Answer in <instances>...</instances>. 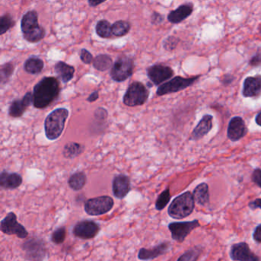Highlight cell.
Instances as JSON below:
<instances>
[{
    "label": "cell",
    "mask_w": 261,
    "mask_h": 261,
    "mask_svg": "<svg viewBox=\"0 0 261 261\" xmlns=\"http://www.w3.org/2000/svg\"><path fill=\"white\" fill-rule=\"evenodd\" d=\"M248 206L253 210L257 209V208H261V198H257L256 200L250 202L248 204Z\"/></svg>",
    "instance_id": "cell-44"
},
{
    "label": "cell",
    "mask_w": 261,
    "mask_h": 261,
    "mask_svg": "<svg viewBox=\"0 0 261 261\" xmlns=\"http://www.w3.org/2000/svg\"><path fill=\"white\" fill-rule=\"evenodd\" d=\"M146 74L151 82L154 85L159 86L170 79L174 75V71L170 67L162 64H155L146 69Z\"/></svg>",
    "instance_id": "cell-11"
},
{
    "label": "cell",
    "mask_w": 261,
    "mask_h": 261,
    "mask_svg": "<svg viewBox=\"0 0 261 261\" xmlns=\"http://www.w3.org/2000/svg\"><path fill=\"white\" fill-rule=\"evenodd\" d=\"M22 249L26 254V259L39 260L45 259L47 250L45 244L42 240L38 238H31L22 245Z\"/></svg>",
    "instance_id": "cell-12"
},
{
    "label": "cell",
    "mask_w": 261,
    "mask_h": 261,
    "mask_svg": "<svg viewBox=\"0 0 261 261\" xmlns=\"http://www.w3.org/2000/svg\"><path fill=\"white\" fill-rule=\"evenodd\" d=\"M244 97L258 98L261 95V76L248 77L245 80L243 87Z\"/></svg>",
    "instance_id": "cell-19"
},
{
    "label": "cell",
    "mask_w": 261,
    "mask_h": 261,
    "mask_svg": "<svg viewBox=\"0 0 261 261\" xmlns=\"http://www.w3.org/2000/svg\"><path fill=\"white\" fill-rule=\"evenodd\" d=\"M45 63L43 60L39 57L33 56L29 57L24 63V70L25 72L30 75H38L42 71Z\"/></svg>",
    "instance_id": "cell-24"
},
{
    "label": "cell",
    "mask_w": 261,
    "mask_h": 261,
    "mask_svg": "<svg viewBox=\"0 0 261 261\" xmlns=\"http://www.w3.org/2000/svg\"><path fill=\"white\" fill-rule=\"evenodd\" d=\"M255 121H256L258 125L261 127V111L257 115L256 118H255Z\"/></svg>",
    "instance_id": "cell-47"
},
{
    "label": "cell",
    "mask_w": 261,
    "mask_h": 261,
    "mask_svg": "<svg viewBox=\"0 0 261 261\" xmlns=\"http://www.w3.org/2000/svg\"><path fill=\"white\" fill-rule=\"evenodd\" d=\"M131 29V24L128 21L118 20L112 24V32L114 36L123 37L128 35Z\"/></svg>",
    "instance_id": "cell-30"
},
{
    "label": "cell",
    "mask_w": 261,
    "mask_h": 261,
    "mask_svg": "<svg viewBox=\"0 0 261 261\" xmlns=\"http://www.w3.org/2000/svg\"><path fill=\"white\" fill-rule=\"evenodd\" d=\"M32 104H33V93L27 92L22 99H15L11 103L8 114L12 118H21Z\"/></svg>",
    "instance_id": "cell-15"
},
{
    "label": "cell",
    "mask_w": 261,
    "mask_h": 261,
    "mask_svg": "<svg viewBox=\"0 0 261 261\" xmlns=\"http://www.w3.org/2000/svg\"><path fill=\"white\" fill-rule=\"evenodd\" d=\"M149 91L139 81H134L127 89L123 102L128 107L142 106L149 99Z\"/></svg>",
    "instance_id": "cell-5"
},
{
    "label": "cell",
    "mask_w": 261,
    "mask_h": 261,
    "mask_svg": "<svg viewBox=\"0 0 261 261\" xmlns=\"http://www.w3.org/2000/svg\"><path fill=\"white\" fill-rule=\"evenodd\" d=\"M193 196L195 198V202L198 205H205L209 202V198H210V195H209V189H208V185L206 183L203 182L198 185L195 188L193 192Z\"/></svg>",
    "instance_id": "cell-25"
},
{
    "label": "cell",
    "mask_w": 261,
    "mask_h": 261,
    "mask_svg": "<svg viewBox=\"0 0 261 261\" xmlns=\"http://www.w3.org/2000/svg\"><path fill=\"white\" fill-rule=\"evenodd\" d=\"M170 247L169 242H163L160 245H158L157 246L153 247L151 249L141 248L138 253V259L141 261H150L155 259L169 252Z\"/></svg>",
    "instance_id": "cell-18"
},
{
    "label": "cell",
    "mask_w": 261,
    "mask_h": 261,
    "mask_svg": "<svg viewBox=\"0 0 261 261\" xmlns=\"http://www.w3.org/2000/svg\"><path fill=\"white\" fill-rule=\"evenodd\" d=\"M99 98V92L98 91H94V92L91 93V95H89L88 98H87V101L88 102H95Z\"/></svg>",
    "instance_id": "cell-45"
},
{
    "label": "cell",
    "mask_w": 261,
    "mask_h": 261,
    "mask_svg": "<svg viewBox=\"0 0 261 261\" xmlns=\"http://www.w3.org/2000/svg\"><path fill=\"white\" fill-rule=\"evenodd\" d=\"M250 65L252 66L257 67L261 65V48L257 51L256 55L250 61Z\"/></svg>",
    "instance_id": "cell-39"
},
{
    "label": "cell",
    "mask_w": 261,
    "mask_h": 261,
    "mask_svg": "<svg viewBox=\"0 0 261 261\" xmlns=\"http://www.w3.org/2000/svg\"><path fill=\"white\" fill-rule=\"evenodd\" d=\"M164 16L161 15L160 13L157 12H152L151 15V23L154 25H160L162 22H163Z\"/></svg>",
    "instance_id": "cell-38"
},
{
    "label": "cell",
    "mask_w": 261,
    "mask_h": 261,
    "mask_svg": "<svg viewBox=\"0 0 261 261\" xmlns=\"http://www.w3.org/2000/svg\"><path fill=\"white\" fill-rule=\"evenodd\" d=\"M230 257L233 261H257L260 258L250 249L249 245L245 242L234 245L231 248Z\"/></svg>",
    "instance_id": "cell-14"
},
{
    "label": "cell",
    "mask_w": 261,
    "mask_h": 261,
    "mask_svg": "<svg viewBox=\"0 0 261 261\" xmlns=\"http://www.w3.org/2000/svg\"><path fill=\"white\" fill-rule=\"evenodd\" d=\"M113 60L109 55L100 54L93 61V66L99 71H106L112 68Z\"/></svg>",
    "instance_id": "cell-26"
},
{
    "label": "cell",
    "mask_w": 261,
    "mask_h": 261,
    "mask_svg": "<svg viewBox=\"0 0 261 261\" xmlns=\"http://www.w3.org/2000/svg\"><path fill=\"white\" fill-rule=\"evenodd\" d=\"M67 235V230L65 227H60L56 228L51 235V241L55 245H61L65 241Z\"/></svg>",
    "instance_id": "cell-34"
},
{
    "label": "cell",
    "mask_w": 261,
    "mask_h": 261,
    "mask_svg": "<svg viewBox=\"0 0 261 261\" xmlns=\"http://www.w3.org/2000/svg\"><path fill=\"white\" fill-rule=\"evenodd\" d=\"M69 115L66 108H58L50 113L44 124L45 135L49 140H55L61 136Z\"/></svg>",
    "instance_id": "cell-3"
},
{
    "label": "cell",
    "mask_w": 261,
    "mask_h": 261,
    "mask_svg": "<svg viewBox=\"0 0 261 261\" xmlns=\"http://www.w3.org/2000/svg\"><path fill=\"white\" fill-rule=\"evenodd\" d=\"M212 121L213 117L211 115H205L195 127L192 134V139H202L203 136L209 132L212 128Z\"/></svg>",
    "instance_id": "cell-22"
},
{
    "label": "cell",
    "mask_w": 261,
    "mask_h": 261,
    "mask_svg": "<svg viewBox=\"0 0 261 261\" xmlns=\"http://www.w3.org/2000/svg\"><path fill=\"white\" fill-rule=\"evenodd\" d=\"M106 1L107 0H88V4L91 7H96Z\"/></svg>",
    "instance_id": "cell-46"
},
{
    "label": "cell",
    "mask_w": 261,
    "mask_h": 261,
    "mask_svg": "<svg viewBox=\"0 0 261 261\" xmlns=\"http://www.w3.org/2000/svg\"><path fill=\"white\" fill-rule=\"evenodd\" d=\"M248 132L245 121L240 117H235L230 121L228 128V139L236 142L245 137Z\"/></svg>",
    "instance_id": "cell-16"
},
{
    "label": "cell",
    "mask_w": 261,
    "mask_h": 261,
    "mask_svg": "<svg viewBox=\"0 0 261 261\" xmlns=\"http://www.w3.org/2000/svg\"><path fill=\"white\" fill-rule=\"evenodd\" d=\"M134 60L128 55H121L114 62L111 70V77L116 82H124L133 74Z\"/></svg>",
    "instance_id": "cell-6"
},
{
    "label": "cell",
    "mask_w": 261,
    "mask_h": 261,
    "mask_svg": "<svg viewBox=\"0 0 261 261\" xmlns=\"http://www.w3.org/2000/svg\"><path fill=\"white\" fill-rule=\"evenodd\" d=\"M21 30L24 39L31 43L39 42L46 35L45 28L38 23V13L35 10L24 14L21 19Z\"/></svg>",
    "instance_id": "cell-2"
},
{
    "label": "cell",
    "mask_w": 261,
    "mask_h": 261,
    "mask_svg": "<svg viewBox=\"0 0 261 261\" xmlns=\"http://www.w3.org/2000/svg\"><path fill=\"white\" fill-rule=\"evenodd\" d=\"M199 76L193 77V78H185L180 76H176L172 78L170 81L164 83L159 85L156 91V95L158 96H163V95L173 94V93L179 92L182 90L186 89L198 79Z\"/></svg>",
    "instance_id": "cell-8"
},
{
    "label": "cell",
    "mask_w": 261,
    "mask_h": 261,
    "mask_svg": "<svg viewBox=\"0 0 261 261\" xmlns=\"http://www.w3.org/2000/svg\"><path fill=\"white\" fill-rule=\"evenodd\" d=\"M85 150V146L78 142H68L65 145L63 155L67 159H74L78 157Z\"/></svg>",
    "instance_id": "cell-28"
},
{
    "label": "cell",
    "mask_w": 261,
    "mask_h": 261,
    "mask_svg": "<svg viewBox=\"0 0 261 261\" xmlns=\"http://www.w3.org/2000/svg\"><path fill=\"white\" fill-rule=\"evenodd\" d=\"M234 79H235V77L232 76V75H225L222 77L221 81L224 85H228L234 81Z\"/></svg>",
    "instance_id": "cell-43"
},
{
    "label": "cell",
    "mask_w": 261,
    "mask_h": 261,
    "mask_svg": "<svg viewBox=\"0 0 261 261\" xmlns=\"http://www.w3.org/2000/svg\"><path fill=\"white\" fill-rule=\"evenodd\" d=\"M96 33L102 38H111L114 36L112 32V24L108 20L101 19L97 22Z\"/></svg>",
    "instance_id": "cell-29"
},
{
    "label": "cell",
    "mask_w": 261,
    "mask_h": 261,
    "mask_svg": "<svg viewBox=\"0 0 261 261\" xmlns=\"http://www.w3.org/2000/svg\"><path fill=\"white\" fill-rule=\"evenodd\" d=\"M193 11V5L191 3H185L179 5L176 9L169 12L168 15V21L172 24H179L183 22L188 17L192 15Z\"/></svg>",
    "instance_id": "cell-21"
},
{
    "label": "cell",
    "mask_w": 261,
    "mask_h": 261,
    "mask_svg": "<svg viewBox=\"0 0 261 261\" xmlns=\"http://www.w3.org/2000/svg\"><path fill=\"white\" fill-rule=\"evenodd\" d=\"M195 208V198L193 194L186 192L172 201L168 208V214L171 218L182 219L189 216Z\"/></svg>",
    "instance_id": "cell-4"
},
{
    "label": "cell",
    "mask_w": 261,
    "mask_h": 261,
    "mask_svg": "<svg viewBox=\"0 0 261 261\" xmlns=\"http://www.w3.org/2000/svg\"><path fill=\"white\" fill-rule=\"evenodd\" d=\"M80 58H81V61L84 63L87 64V65L93 63V61H94L92 54L88 50L85 49V48H82L80 51Z\"/></svg>",
    "instance_id": "cell-37"
},
{
    "label": "cell",
    "mask_w": 261,
    "mask_h": 261,
    "mask_svg": "<svg viewBox=\"0 0 261 261\" xmlns=\"http://www.w3.org/2000/svg\"><path fill=\"white\" fill-rule=\"evenodd\" d=\"M55 71L58 75V78L62 82H69L74 78L75 75V67L71 66L68 64L65 63V61H58L55 64Z\"/></svg>",
    "instance_id": "cell-23"
},
{
    "label": "cell",
    "mask_w": 261,
    "mask_h": 261,
    "mask_svg": "<svg viewBox=\"0 0 261 261\" xmlns=\"http://www.w3.org/2000/svg\"><path fill=\"white\" fill-rule=\"evenodd\" d=\"M99 224L94 221L84 220L78 222L73 228V235L82 240H89L95 238L99 233Z\"/></svg>",
    "instance_id": "cell-13"
},
{
    "label": "cell",
    "mask_w": 261,
    "mask_h": 261,
    "mask_svg": "<svg viewBox=\"0 0 261 261\" xmlns=\"http://www.w3.org/2000/svg\"><path fill=\"white\" fill-rule=\"evenodd\" d=\"M61 88L55 77H45L37 83L33 89V106L37 109H45L58 98Z\"/></svg>",
    "instance_id": "cell-1"
},
{
    "label": "cell",
    "mask_w": 261,
    "mask_h": 261,
    "mask_svg": "<svg viewBox=\"0 0 261 261\" xmlns=\"http://www.w3.org/2000/svg\"><path fill=\"white\" fill-rule=\"evenodd\" d=\"M15 20L9 14H4L0 18V35L6 33L8 30L15 26Z\"/></svg>",
    "instance_id": "cell-32"
},
{
    "label": "cell",
    "mask_w": 261,
    "mask_h": 261,
    "mask_svg": "<svg viewBox=\"0 0 261 261\" xmlns=\"http://www.w3.org/2000/svg\"><path fill=\"white\" fill-rule=\"evenodd\" d=\"M171 199L170 189H165L158 197L155 202V209L158 211L163 210Z\"/></svg>",
    "instance_id": "cell-33"
},
{
    "label": "cell",
    "mask_w": 261,
    "mask_h": 261,
    "mask_svg": "<svg viewBox=\"0 0 261 261\" xmlns=\"http://www.w3.org/2000/svg\"><path fill=\"white\" fill-rule=\"evenodd\" d=\"M114 205L113 198L107 195L90 198L85 203V211L91 216H99L109 212Z\"/></svg>",
    "instance_id": "cell-7"
},
{
    "label": "cell",
    "mask_w": 261,
    "mask_h": 261,
    "mask_svg": "<svg viewBox=\"0 0 261 261\" xmlns=\"http://www.w3.org/2000/svg\"><path fill=\"white\" fill-rule=\"evenodd\" d=\"M87 175L84 172H77L72 174L68 179V185L74 191H79L85 186Z\"/></svg>",
    "instance_id": "cell-27"
},
{
    "label": "cell",
    "mask_w": 261,
    "mask_h": 261,
    "mask_svg": "<svg viewBox=\"0 0 261 261\" xmlns=\"http://www.w3.org/2000/svg\"><path fill=\"white\" fill-rule=\"evenodd\" d=\"M252 181L257 185L261 188V169H257L254 171L252 175Z\"/></svg>",
    "instance_id": "cell-40"
},
{
    "label": "cell",
    "mask_w": 261,
    "mask_h": 261,
    "mask_svg": "<svg viewBox=\"0 0 261 261\" xmlns=\"http://www.w3.org/2000/svg\"><path fill=\"white\" fill-rule=\"evenodd\" d=\"M200 253V250L196 249V248H194L193 249V248H192V249L189 250V251L183 254V255L178 259V261H196V260H198Z\"/></svg>",
    "instance_id": "cell-35"
},
{
    "label": "cell",
    "mask_w": 261,
    "mask_h": 261,
    "mask_svg": "<svg viewBox=\"0 0 261 261\" xmlns=\"http://www.w3.org/2000/svg\"><path fill=\"white\" fill-rule=\"evenodd\" d=\"M179 42V38L175 36H169L164 40L163 48H165L166 51H172V50L176 48Z\"/></svg>",
    "instance_id": "cell-36"
},
{
    "label": "cell",
    "mask_w": 261,
    "mask_h": 261,
    "mask_svg": "<svg viewBox=\"0 0 261 261\" xmlns=\"http://www.w3.org/2000/svg\"><path fill=\"white\" fill-rule=\"evenodd\" d=\"M15 71V64L12 61L3 64L0 69V81L1 85H4L8 82Z\"/></svg>",
    "instance_id": "cell-31"
},
{
    "label": "cell",
    "mask_w": 261,
    "mask_h": 261,
    "mask_svg": "<svg viewBox=\"0 0 261 261\" xmlns=\"http://www.w3.org/2000/svg\"><path fill=\"white\" fill-rule=\"evenodd\" d=\"M95 116L97 119H101L104 121V120H105L108 118V113L106 109H104V108H100L95 111Z\"/></svg>",
    "instance_id": "cell-41"
},
{
    "label": "cell",
    "mask_w": 261,
    "mask_h": 261,
    "mask_svg": "<svg viewBox=\"0 0 261 261\" xmlns=\"http://www.w3.org/2000/svg\"><path fill=\"white\" fill-rule=\"evenodd\" d=\"M22 184V177L15 172L2 171L0 174V186L5 190H13Z\"/></svg>",
    "instance_id": "cell-20"
},
{
    "label": "cell",
    "mask_w": 261,
    "mask_h": 261,
    "mask_svg": "<svg viewBox=\"0 0 261 261\" xmlns=\"http://www.w3.org/2000/svg\"><path fill=\"white\" fill-rule=\"evenodd\" d=\"M200 226L198 220L192 222H172L168 226L170 231L172 238L175 242L182 243L185 238L195 228Z\"/></svg>",
    "instance_id": "cell-10"
},
{
    "label": "cell",
    "mask_w": 261,
    "mask_h": 261,
    "mask_svg": "<svg viewBox=\"0 0 261 261\" xmlns=\"http://www.w3.org/2000/svg\"><path fill=\"white\" fill-rule=\"evenodd\" d=\"M253 237L255 242L261 243V225L257 227L255 232H254Z\"/></svg>",
    "instance_id": "cell-42"
},
{
    "label": "cell",
    "mask_w": 261,
    "mask_h": 261,
    "mask_svg": "<svg viewBox=\"0 0 261 261\" xmlns=\"http://www.w3.org/2000/svg\"><path fill=\"white\" fill-rule=\"evenodd\" d=\"M112 191L114 196L118 199L125 198L130 191V180L127 175H116L112 182Z\"/></svg>",
    "instance_id": "cell-17"
},
{
    "label": "cell",
    "mask_w": 261,
    "mask_h": 261,
    "mask_svg": "<svg viewBox=\"0 0 261 261\" xmlns=\"http://www.w3.org/2000/svg\"><path fill=\"white\" fill-rule=\"evenodd\" d=\"M0 230L5 235H15L21 239H25L28 236L26 228L18 223L16 215L12 212L7 214L6 216L1 221Z\"/></svg>",
    "instance_id": "cell-9"
}]
</instances>
